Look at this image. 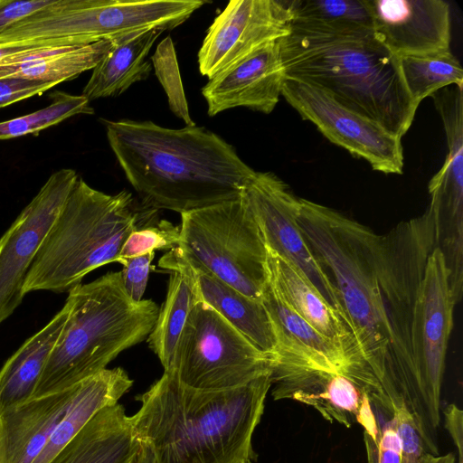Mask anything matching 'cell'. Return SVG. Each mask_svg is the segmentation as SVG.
<instances>
[{
  "mask_svg": "<svg viewBox=\"0 0 463 463\" xmlns=\"http://www.w3.org/2000/svg\"><path fill=\"white\" fill-rule=\"evenodd\" d=\"M109 146L142 205L184 213L240 199L256 172L203 127L101 119Z\"/></svg>",
  "mask_w": 463,
  "mask_h": 463,
  "instance_id": "6da1fadb",
  "label": "cell"
},
{
  "mask_svg": "<svg viewBox=\"0 0 463 463\" xmlns=\"http://www.w3.org/2000/svg\"><path fill=\"white\" fill-rule=\"evenodd\" d=\"M270 372L246 384L204 391L167 372L137 396L130 421L137 440L151 447L156 463H240L255 454L251 439L271 386Z\"/></svg>",
  "mask_w": 463,
  "mask_h": 463,
  "instance_id": "7a4b0ae2",
  "label": "cell"
},
{
  "mask_svg": "<svg viewBox=\"0 0 463 463\" xmlns=\"http://www.w3.org/2000/svg\"><path fill=\"white\" fill-rule=\"evenodd\" d=\"M285 79L313 85L342 106L402 138L416 106L400 59L373 32L333 33L289 26L278 40Z\"/></svg>",
  "mask_w": 463,
  "mask_h": 463,
  "instance_id": "3957f363",
  "label": "cell"
},
{
  "mask_svg": "<svg viewBox=\"0 0 463 463\" xmlns=\"http://www.w3.org/2000/svg\"><path fill=\"white\" fill-rule=\"evenodd\" d=\"M298 228L333 285L341 318L389 396L392 353L380 298L379 234L327 206L299 198Z\"/></svg>",
  "mask_w": 463,
  "mask_h": 463,
  "instance_id": "277c9868",
  "label": "cell"
},
{
  "mask_svg": "<svg viewBox=\"0 0 463 463\" xmlns=\"http://www.w3.org/2000/svg\"><path fill=\"white\" fill-rule=\"evenodd\" d=\"M70 311L33 397L70 388L103 371L121 352L144 341L159 307L132 301L120 271H109L69 291Z\"/></svg>",
  "mask_w": 463,
  "mask_h": 463,
  "instance_id": "5b68a950",
  "label": "cell"
},
{
  "mask_svg": "<svg viewBox=\"0 0 463 463\" xmlns=\"http://www.w3.org/2000/svg\"><path fill=\"white\" fill-rule=\"evenodd\" d=\"M141 210L132 194L110 195L78 178L26 276L23 292H69L99 267L117 262Z\"/></svg>",
  "mask_w": 463,
  "mask_h": 463,
  "instance_id": "8992f818",
  "label": "cell"
},
{
  "mask_svg": "<svg viewBox=\"0 0 463 463\" xmlns=\"http://www.w3.org/2000/svg\"><path fill=\"white\" fill-rule=\"evenodd\" d=\"M434 248L432 219L427 209L379 235L376 257L380 298L392 353L390 399L392 405H404L417 424L420 402L411 333L420 288Z\"/></svg>",
  "mask_w": 463,
  "mask_h": 463,
  "instance_id": "52a82bcc",
  "label": "cell"
},
{
  "mask_svg": "<svg viewBox=\"0 0 463 463\" xmlns=\"http://www.w3.org/2000/svg\"><path fill=\"white\" fill-rule=\"evenodd\" d=\"M176 248L240 293L261 301L267 250L242 196L181 213Z\"/></svg>",
  "mask_w": 463,
  "mask_h": 463,
  "instance_id": "ba28073f",
  "label": "cell"
},
{
  "mask_svg": "<svg viewBox=\"0 0 463 463\" xmlns=\"http://www.w3.org/2000/svg\"><path fill=\"white\" fill-rule=\"evenodd\" d=\"M271 395L314 408L326 420L346 428L361 426L376 408L392 403L370 365L359 358L342 369L321 366L288 354H276L270 367Z\"/></svg>",
  "mask_w": 463,
  "mask_h": 463,
  "instance_id": "9c48e42d",
  "label": "cell"
},
{
  "mask_svg": "<svg viewBox=\"0 0 463 463\" xmlns=\"http://www.w3.org/2000/svg\"><path fill=\"white\" fill-rule=\"evenodd\" d=\"M271 358L212 307L198 300L182 331L167 372L191 388L238 387L270 371Z\"/></svg>",
  "mask_w": 463,
  "mask_h": 463,
  "instance_id": "30bf717a",
  "label": "cell"
},
{
  "mask_svg": "<svg viewBox=\"0 0 463 463\" xmlns=\"http://www.w3.org/2000/svg\"><path fill=\"white\" fill-rule=\"evenodd\" d=\"M456 303L442 253L429 255L416 302L411 347L420 402L418 430L428 452L438 455L440 394Z\"/></svg>",
  "mask_w": 463,
  "mask_h": 463,
  "instance_id": "8fae6325",
  "label": "cell"
},
{
  "mask_svg": "<svg viewBox=\"0 0 463 463\" xmlns=\"http://www.w3.org/2000/svg\"><path fill=\"white\" fill-rule=\"evenodd\" d=\"M281 95L303 119L313 123L332 143L365 160L384 174H402L403 150L400 137L378 123L342 106L324 90L285 79Z\"/></svg>",
  "mask_w": 463,
  "mask_h": 463,
  "instance_id": "7c38bea8",
  "label": "cell"
},
{
  "mask_svg": "<svg viewBox=\"0 0 463 463\" xmlns=\"http://www.w3.org/2000/svg\"><path fill=\"white\" fill-rule=\"evenodd\" d=\"M78 178L69 168L53 173L0 238V325L22 303L29 269Z\"/></svg>",
  "mask_w": 463,
  "mask_h": 463,
  "instance_id": "4fadbf2b",
  "label": "cell"
},
{
  "mask_svg": "<svg viewBox=\"0 0 463 463\" xmlns=\"http://www.w3.org/2000/svg\"><path fill=\"white\" fill-rule=\"evenodd\" d=\"M242 198L260 230L265 246L289 260L341 317L335 288L297 223L299 198L274 174L260 172H256Z\"/></svg>",
  "mask_w": 463,
  "mask_h": 463,
  "instance_id": "5bb4252c",
  "label": "cell"
},
{
  "mask_svg": "<svg viewBox=\"0 0 463 463\" xmlns=\"http://www.w3.org/2000/svg\"><path fill=\"white\" fill-rule=\"evenodd\" d=\"M287 0H232L213 20L198 52L200 73L212 79L263 44L289 32Z\"/></svg>",
  "mask_w": 463,
  "mask_h": 463,
  "instance_id": "9a60e30c",
  "label": "cell"
},
{
  "mask_svg": "<svg viewBox=\"0 0 463 463\" xmlns=\"http://www.w3.org/2000/svg\"><path fill=\"white\" fill-rule=\"evenodd\" d=\"M375 38L398 58L450 51L449 5L443 0H368Z\"/></svg>",
  "mask_w": 463,
  "mask_h": 463,
  "instance_id": "2e32d148",
  "label": "cell"
},
{
  "mask_svg": "<svg viewBox=\"0 0 463 463\" xmlns=\"http://www.w3.org/2000/svg\"><path fill=\"white\" fill-rule=\"evenodd\" d=\"M285 81L278 40L263 44L223 70L203 87L207 113L245 107L264 114L279 102Z\"/></svg>",
  "mask_w": 463,
  "mask_h": 463,
  "instance_id": "e0dca14e",
  "label": "cell"
},
{
  "mask_svg": "<svg viewBox=\"0 0 463 463\" xmlns=\"http://www.w3.org/2000/svg\"><path fill=\"white\" fill-rule=\"evenodd\" d=\"M158 265L184 274L199 300L215 310L262 353L271 359L275 356L277 342L261 301L244 296L198 263L185 259L176 247L165 253Z\"/></svg>",
  "mask_w": 463,
  "mask_h": 463,
  "instance_id": "ac0fdd59",
  "label": "cell"
},
{
  "mask_svg": "<svg viewBox=\"0 0 463 463\" xmlns=\"http://www.w3.org/2000/svg\"><path fill=\"white\" fill-rule=\"evenodd\" d=\"M77 384L0 412V463H35L65 416Z\"/></svg>",
  "mask_w": 463,
  "mask_h": 463,
  "instance_id": "d6986e66",
  "label": "cell"
},
{
  "mask_svg": "<svg viewBox=\"0 0 463 463\" xmlns=\"http://www.w3.org/2000/svg\"><path fill=\"white\" fill-rule=\"evenodd\" d=\"M261 303L276 338V354L296 356L333 369H342L363 358L360 353L345 348L316 330L283 299L268 278Z\"/></svg>",
  "mask_w": 463,
  "mask_h": 463,
  "instance_id": "ffe728a7",
  "label": "cell"
},
{
  "mask_svg": "<svg viewBox=\"0 0 463 463\" xmlns=\"http://www.w3.org/2000/svg\"><path fill=\"white\" fill-rule=\"evenodd\" d=\"M113 44L102 40L79 45L72 40H39L33 47L0 63V77H17L55 85L92 70Z\"/></svg>",
  "mask_w": 463,
  "mask_h": 463,
  "instance_id": "44dd1931",
  "label": "cell"
},
{
  "mask_svg": "<svg viewBox=\"0 0 463 463\" xmlns=\"http://www.w3.org/2000/svg\"><path fill=\"white\" fill-rule=\"evenodd\" d=\"M139 441L118 402L99 411L50 463H134Z\"/></svg>",
  "mask_w": 463,
  "mask_h": 463,
  "instance_id": "7402d4cb",
  "label": "cell"
},
{
  "mask_svg": "<svg viewBox=\"0 0 463 463\" xmlns=\"http://www.w3.org/2000/svg\"><path fill=\"white\" fill-rule=\"evenodd\" d=\"M266 250L267 278L283 299L320 334L360 353L340 316L318 290L289 260Z\"/></svg>",
  "mask_w": 463,
  "mask_h": 463,
  "instance_id": "603a6c76",
  "label": "cell"
},
{
  "mask_svg": "<svg viewBox=\"0 0 463 463\" xmlns=\"http://www.w3.org/2000/svg\"><path fill=\"white\" fill-rule=\"evenodd\" d=\"M163 32L155 28L113 40L110 49L92 69L81 95L89 101L117 97L134 83L146 80L152 70L146 55Z\"/></svg>",
  "mask_w": 463,
  "mask_h": 463,
  "instance_id": "cb8c5ba5",
  "label": "cell"
},
{
  "mask_svg": "<svg viewBox=\"0 0 463 463\" xmlns=\"http://www.w3.org/2000/svg\"><path fill=\"white\" fill-rule=\"evenodd\" d=\"M69 311L70 305L66 301L48 324L29 337L5 363L0 370V412L33 396Z\"/></svg>",
  "mask_w": 463,
  "mask_h": 463,
  "instance_id": "d4e9b609",
  "label": "cell"
},
{
  "mask_svg": "<svg viewBox=\"0 0 463 463\" xmlns=\"http://www.w3.org/2000/svg\"><path fill=\"white\" fill-rule=\"evenodd\" d=\"M290 25L333 33L373 32L368 0H287Z\"/></svg>",
  "mask_w": 463,
  "mask_h": 463,
  "instance_id": "484cf974",
  "label": "cell"
},
{
  "mask_svg": "<svg viewBox=\"0 0 463 463\" xmlns=\"http://www.w3.org/2000/svg\"><path fill=\"white\" fill-rule=\"evenodd\" d=\"M198 300L187 277L178 270H171L165 300L147 336L148 346L158 357L164 371L170 366L182 331Z\"/></svg>",
  "mask_w": 463,
  "mask_h": 463,
  "instance_id": "4316f807",
  "label": "cell"
},
{
  "mask_svg": "<svg viewBox=\"0 0 463 463\" xmlns=\"http://www.w3.org/2000/svg\"><path fill=\"white\" fill-rule=\"evenodd\" d=\"M399 59L406 89L418 107L425 98L445 87L456 85L463 88V69L450 51Z\"/></svg>",
  "mask_w": 463,
  "mask_h": 463,
  "instance_id": "83f0119b",
  "label": "cell"
},
{
  "mask_svg": "<svg viewBox=\"0 0 463 463\" xmlns=\"http://www.w3.org/2000/svg\"><path fill=\"white\" fill-rule=\"evenodd\" d=\"M52 102L33 113L0 122V140L20 137L59 124L79 114H94L90 101L82 95L56 90L50 95Z\"/></svg>",
  "mask_w": 463,
  "mask_h": 463,
  "instance_id": "f1b7e54d",
  "label": "cell"
},
{
  "mask_svg": "<svg viewBox=\"0 0 463 463\" xmlns=\"http://www.w3.org/2000/svg\"><path fill=\"white\" fill-rule=\"evenodd\" d=\"M156 211L143 206L137 227L123 244L118 260L178 246L180 226L166 220L154 221Z\"/></svg>",
  "mask_w": 463,
  "mask_h": 463,
  "instance_id": "f546056e",
  "label": "cell"
},
{
  "mask_svg": "<svg viewBox=\"0 0 463 463\" xmlns=\"http://www.w3.org/2000/svg\"><path fill=\"white\" fill-rule=\"evenodd\" d=\"M151 61L156 76L166 93L170 110L186 126H195L189 113L176 52L170 36L157 44Z\"/></svg>",
  "mask_w": 463,
  "mask_h": 463,
  "instance_id": "4dcf8cb0",
  "label": "cell"
},
{
  "mask_svg": "<svg viewBox=\"0 0 463 463\" xmlns=\"http://www.w3.org/2000/svg\"><path fill=\"white\" fill-rule=\"evenodd\" d=\"M367 463H402V452L393 416L384 420L377 431L364 434Z\"/></svg>",
  "mask_w": 463,
  "mask_h": 463,
  "instance_id": "1f68e13d",
  "label": "cell"
},
{
  "mask_svg": "<svg viewBox=\"0 0 463 463\" xmlns=\"http://www.w3.org/2000/svg\"><path fill=\"white\" fill-rule=\"evenodd\" d=\"M154 258L155 251H151L118 260L123 266L120 271L123 288L134 302H140L143 299Z\"/></svg>",
  "mask_w": 463,
  "mask_h": 463,
  "instance_id": "d6a6232c",
  "label": "cell"
},
{
  "mask_svg": "<svg viewBox=\"0 0 463 463\" xmlns=\"http://www.w3.org/2000/svg\"><path fill=\"white\" fill-rule=\"evenodd\" d=\"M393 419L402 446V463H414L428 452L414 419L404 405L393 409Z\"/></svg>",
  "mask_w": 463,
  "mask_h": 463,
  "instance_id": "836d02e7",
  "label": "cell"
},
{
  "mask_svg": "<svg viewBox=\"0 0 463 463\" xmlns=\"http://www.w3.org/2000/svg\"><path fill=\"white\" fill-rule=\"evenodd\" d=\"M56 86L51 82L17 77H0V109L41 95Z\"/></svg>",
  "mask_w": 463,
  "mask_h": 463,
  "instance_id": "e575fe53",
  "label": "cell"
},
{
  "mask_svg": "<svg viewBox=\"0 0 463 463\" xmlns=\"http://www.w3.org/2000/svg\"><path fill=\"white\" fill-rule=\"evenodd\" d=\"M53 2L54 0H0V34Z\"/></svg>",
  "mask_w": 463,
  "mask_h": 463,
  "instance_id": "d590c367",
  "label": "cell"
},
{
  "mask_svg": "<svg viewBox=\"0 0 463 463\" xmlns=\"http://www.w3.org/2000/svg\"><path fill=\"white\" fill-rule=\"evenodd\" d=\"M444 425L453 440L458 453V463H463V411L455 404L443 410Z\"/></svg>",
  "mask_w": 463,
  "mask_h": 463,
  "instance_id": "8d00e7d4",
  "label": "cell"
},
{
  "mask_svg": "<svg viewBox=\"0 0 463 463\" xmlns=\"http://www.w3.org/2000/svg\"><path fill=\"white\" fill-rule=\"evenodd\" d=\"M456 457L453 453L439 456L425 452L414 463H456Z\"/></svg>",
  "mask_w": 463,
  "mask_h": 463,
  "instance_id": "74e56055",
  "label": "cell"
},
{
  "mask_svg": "<svg viewBox=\"0 0 463 463\" xmlns=\"http://www.w3.org/2000/svg\"><path fill=\"white\" fill-rule=\"evenodd\" d=\"M134 463H156L154 452L148 443L139 441V448Z\"/></svg>",
  "mask_w": 463,
  "mask_h": 463,
  "instance_id": "f35d334b",
  "label": "cell"
},
{
  "mask_svg": "<svg viewBox=\"0 0 463 463\" xmlns=\"http://www.w3.org/2000/svg\"><path fill=\"white\" fill-rule=\"evenodd\" d=\"M240 463H253V462L251 461V459L248 458V459H244V460L241 461Z\"/></svg>",
  "mask_w": 463,
  "mask_h": 463,
  "instance_id": "ab89813d",
  "label": "cell"
}]
</instances>
